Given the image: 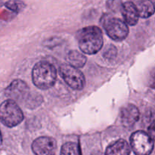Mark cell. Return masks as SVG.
<instances>
[{
    "label": "cell",
    "instance_id": "6da1fadb",
    "mask_svg": "<svg viewBox=\"0 0 155 155\" xmlns=\"http://www.w3.org/2000/svg\"><path fill=\"white\" fill-rule=\"evenodd\" d=\"M77 37L80 50L85 54H95L103 46L102 32L96 26H90L81 29L77 33Z\"/></svg>",
    "mask_w": 155,
    "mask_h": 155
},
{
    "label": "cell",
    "instance_id": "7a4b0ae2",
    "mask_svg": "<svg viewBox=\"0 0 155 155\" xmlns=\"http://www.w3.org/2000/svg\"><path fill=\"white\" fill-rule=\"evenodd\" d=\"M33 83L38 89H47L54 84L57 79V71L54 66L48 61L36 64L32 72Z\"/></svg>",
    "mask_w": 155,
    "mask_h": 155
},
{
    "label": "cell",
    "instance_id": "3957f363",
    "mask_svg": "<svg viewBox=\"0 0 155 155\" xmlns=\"http://www.w3.org/2000/svg\"><path fill=\"white\" fill-rule=\"evenodd\" d=\"M24 120V114L15 101L8 99L0 104V121L8 127H14Z\"/></svg>",
    "mask_w": 155,
    "mask_h": 155
},
{
    "label": "cell",
    "instance_id": "277c9868",
    "mask_svg": "<svg viewBox=\"0 0 155 155\" xmlns=\"http://www.w3.org/2000/svg\"><path fill=\"white\" fill-rule=\"evenodd\" d=\"M130 144L136 155H150L154 149L153 137L142 130L133 133L130 137Z\"/></svg>",
    "mask_w": 155,
    "mask_h": 155
},
{
    "label": "cell",
    "instance_id": "5b68a950",
    "mask_svg": "<svg viewBox=\"0 0 155 155\" xmlns=\"http://www.w3.org/2000/svg\"><path fill=\"white\" fill-rule=\"evenodd\" d=\"M59 74L65 83L76 90L84 88L86 80L83 73L77 68L69 64H62L59 68Z\"/></svg>",
    "mask_w": 155,
    "mask_h": 155
},
{
    "label": "cell",
    "instance_id": "8992f818",
    "mask_svg": "<svg viewBox=\"0 0 155 155\" xmlns=\"http://www.w3.org/2000/svg\"><path fill=\"white\" fill-rule=\"evenodd\" d=\"M104 27L109 37L113 39L114 40H123L127 38L129 33L127 24L119 18H106L104 22Z\"/></svg>",
    "mask_w": 155,
    "mask_h": 155
},
{
    "label": "cell",
    "instance_id": "52a82bcc",
    "mask_svg": "<svg viewBox=\"0 0 155 155\" xmlns=\"http://www.w3.org/2000/svg\"><path fill=\"white\" fill-rule=\"evenodd\" d=\"M32 150L36 155H55L57 143L53 138L42 136L33 141Z\"/></svg>",
    "mask_w": 155,
    "mask_h": 155
},
{
    "label": "cell",
    "instance_id": "ba28073f",
    "mask_svg": "<svg viewBox=\"0 0 155 155\" xmlns=\"http://www.w3.org/2000/svg\"><path fill=\"white\" fill-rule=\"evenodd\" d=\"M29 92V87L25 82L21 80H15L11 83L5 89V95L9 99L13 101H22V99L27 98Z\"/></svg>",
    "mask_w": 155,
    "mask_h": 155
},
{
    "label": "cell",
    "instance_id": "9c48e42d",
    "mask_svg": "<svg viewBox=\"0 0 155 155\" xmlns=\"http://www.w3.org/2000/svg\"><path fill=\"white\" fill-rule=\"evenodd\" d=\"M140 117L139 109L133 104H127L122 107L120 111V119L124 127L131 129L134 127Z\"/></svg>",
    "mask_w": 155,
    "mask_h": 155
},
{
    "label": "cell",
    "instance_id": "30bf717a",
    "mask_svg": "<svg viewBox=\"0 0 155 155\" xmlns=\"http://www.w3.org/2000/svg\"><path fill=\"white\" fill-rule=\"evenodd\" d=\"M121 12L124 17V22L130 26H134L139 21V14H138L136 5L133 2H127L123 4L121 7Z\"/></svg>",
    "mask_w": 155,
    "mask_h": 155
},
{
    "label": "cell",
    "instance_id": "8fae6325",
    "mask_svg": "<svg viewBox=\"0 0 155 155\" xmlns=\"http://www.w3.org/2000/svg\"><path fill=\"white\" fill-rule=\"evenodd\" d=\"M131 148L127 141L120 139L107 148L104 155H130Z\"/></svg>",
    "mask_w": 155,
    "mask_h": 155
},
{
    "label": "cell",
    "instance_id": "7c38bea8",
    "mask_svg": "<svg viewBox=\"0 0 155 155\" xmlns=\"http://www.w3.org/2000/svg\"><path fill=\"white\" fill-rule=\"evenodd\" d=\"M67 61L69 65L75 68H83L86 63V58L82 53L79 52L77 50H73L68 52L67 55Z\"/></svg>",
    "mask_w": 155,
    "mask_h": 155
},
{
    "label": "cell",
    "instance_id": "4fadbf2b",
    "mask_svg": "<svg viewBox=\"0 0 155 155\" xmlns=\"http://www.w3.org/2000/svg\"><path fill=\"white\" fill-rule=\"evenodd\" d=\"M139 16L143 18H148L154 13V3L151 0H141L136 5Z\"/></svg>",
    "mask_w": 155,
    "mask_h": 155
},
{
    "label": "cell",
    "instance_id": "5bb4252c",
    "mask_svg": "<svg viewBox=\"0 0 155 155\" xmlns=\"http://www.w3.org/2000/svg\"><path fill=\"white\" fill-rule=\"evenodd\" d=\"M61 155H80V147L75 142H67L62 146Z\"/></svg>",
    "mask_w": 155,
    "mask_h": 155
},
{
    "label": "cell",
    "instance_id": "9a60e30c",
    "mask_svg": "<svg viewBox=\"0 0 155 155\" xmlns=\"http://www.w3.org/2000/svg\"><path fill=\"white\" fill-rule=\"evenodd\" d=\"M5 7L15 12H19L25 8L26 5L19 0H9L5 4Z\"/></svg>",
    "mask_w": 155,
    "mask_h": 155
},
{
    "label": "cell",
    "instance_id": "2e32d148",
    "mask_svg": "<svg viewBox=\"0 0 155 155\" xmlns=\"http://www.w3.org/2000/svg\"><path fill=\"white\" fill-rule=\"evenodd\" d=\"M117 55V49L114 46L110 45L104 53V57L107 60H113Z\"/></svg>",
    "mask_w": 155,
    "mask_h": 155
},
{
    "label": "cell",
    "instance_id": "e0dca14e",
    "mask_svg": "<svg viewBox=\"0 0 155 155\" xmlns=\"http://www.w3.org/2000/svg\"><path fill=\"white\" fill-rule=\"evenodd\" d=\"M91 155H104V154H102L100 151H95V152H93L92 154H91Z\"/></svg>",
    "mask_w": 155,
    "mask_h": 155
},
{
    "label": "cell",
    "instance_id": "ac0fdd59",
    "mask_svg": "<svg viewBox=\"0 0 155 155\" xmlns=\"http://www.w3.org/2000/svg\"><path fill=\"white\" fill-rule=\"evenodd\" d=\"M2 133L0 132V145H2Z\"/></svg>",
    "mask_w": 155,
    "mask_h": 155
},
{
    "label": "cell",
    "instance_id": "d6986e66",
    "mask_svg": "<svg viewBox=\"0 0 155 155\" xmlns=\"http://www.w3.org/2000/svg\"><path fill=\"white\" fill-rule=\"evenodd\" d=\"M2 5H3V2L2 1H0V7H2Z\"/></svg>",
    "mask_w": 155,
    "mask_h": 155
}]
</instances>
